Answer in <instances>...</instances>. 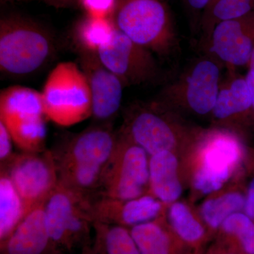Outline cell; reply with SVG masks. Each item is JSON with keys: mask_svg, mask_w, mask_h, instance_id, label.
I'll return each instance as SVG.
<instances>
[{"mask_svg": "<svg viewBox=\"0 0 254 254\" xmlns=\"http://www.w3.org/2000/svg\"><path fill=\"white\" fill-rule=\"evenodd\" d=\"M248 148L243 137L231 130L198 127L180 155L190 201L201 200L247 173Z\"/></svg>", "mask_w": 254, "mask_h": 254, "instance_id": "1", "label": "cell"}, {"mask_svg": "<svg viewBox=\"0 0 254 254\" xmlns=\"http://www.w3.org/2000/svg\"><path fill=\"white\" fill-rule=\"evenodd\" d=\"M198 127L190 125L183 115L155 100L128 105L118 132L141 147L150 156L163 151L181 155Z\"/></svg>", "mask_w": 254, "mask_h": 254, "instance_id": "2", "label": "cell"}, {"mask_svg": "<svg viewBox=\"0 0 254 254\" xmlns=\"http://www.w3.org/2000/svg\"><path fill=\"white\" fill-rule=\"evenodd\" d=\"M54 38L50 31L31 18L16 14L0 19V71L11 77L36 72L51 59Z\"/></svg>", "mask_w": 254, "mask_h": 254, "instance_id": "3", "label": "cell"}, {"mask_svg": "<svg viewBox=\"0 0 254 254\" xmlns=\"http://www.w3.org/2000/svg\"><path fill=\"white\" fill-rule=\"evenodd\" d=\"M119 31L161 58L173 55L179 38L166 0H117L112 16Z\"/></svg>", "mask_w": 254, "mask_h": 254, "instance_id": "4", "label": "cell"}, {"mask_svg": "<svg viewBox=\"0 0 254 254\" xmlns=\"http://www.w3.org/2000/svg\"><path fill=\"white\" fill-rule=\"evenodd\" d=\"M224 65L211 55L195 60L165 85L156 100L183 115L210 116L220 90Z\"/></svg>", "mask_w": 254, "mask_h": 254, "instance_id": "5", "label": "cell"}, {"mask_svg": "<svg viewBox=\"0 0 254 254\" xmlns=\"http://www.w3.org/2000/svg\"><path fill=\"white\" fill-rule=\"evenodd\" d=\"M41 95L45 116L60 126H72L92 116L91 89L77 64H58L48 75Z\"/></svg>", "mask_w": 254, "mask_h": 254, "instance_id": "6", "label": "cell"}, {"mask_svg": "<svg viewBox=\"0 0 254 254\" xmlns=\"http://www.w3.org/2000/svg\"><path fill=\"white\" fill-rule=\"evenodd\" d=\"M41 93L21 86L0 93V122L22 151L46 150V127Z\"/></svg>", "mask_w": 254, "mask_h": 254, "instance_id": "7", "label": "cell"}, {"mask_svg": "<svg viewBox=\"0 0 254 254\" xmlns=\"http://www.w3.org/2000/svg\"><path fill=\"white\" fill-rule=\"evenodd\" d=\"M89 203L60 182L47 199V226L52 241L62 254L91 245L93 221Z\"/></svg>", "mask_w": 254, "mask_h": 254, "instance_id": "8", "label": "cell"}, {"mask_svg": "<svg viewBox=\"0 0 254 254\" xmlns=\"http://www.w3.org/2000/svg\"><path fill=\"white\" fill-rule=\"evenodd\" d=\"M118 134V145L105 169L99 196L127 200L149 193L150 155Z\"/></svg>", "mask_w": 254, "mask_h": 254, "instance_id": "9", "label": "cell"}, {"mask_svg": "<svg viewBox=\"0 0 254 254\" xmlns=\"http://www.w3.org/2000/svg\"><path fill=\"white\" fill-rule=\"evenodd\" d=\"M97 54L125 87L167 81L166 74L154 53L136 44L117 28L109 43L100 48Z\"/></svg>", "mask_w": 254, "mask_h": 254, "instance_id": "10", "label": "cell"}, {"mask_svg": "<svg viewBox=\"0 0 254 254\" xmlns=\"http://www.w3.org/2000/svg\"><path fill=\"white\" fill-rule=\"evenodd\" d=\"M1 170L6 172L17 190L26 215L44 204L59 184L58 169L50 150L14 153Z\"/></svg>", "mask_w": 254, "mask_h": 254, "instance_id": "11", "label": "cell"}, {"mask_svg": "<svg viewBox=\"0 0 254 254\" xmlns=\"http://www.w3.org/2000/svg\"><path fill=\"white\" fill-rule=\"evenodd\" d=\"M118 143L112 124H95L80 133L65 137L51 149L56 165L75 164L105 168Z\"/></svg>", "mask_w": 254, "mask_h": 254, "instance_id": "12", "label": "cell"}, {"mask_svg": "<svg viewBox=\"0 0 254 254\" xmlns=\"http://www.w3.org/2000/svg\"><path fill=\"white\" fill-rule=\"evenodd\" d=\"M205 48L227 69L248 66L254 49V9L218 23Z\"/></svg>", "mask_w": 254, "mask_h": 254, "instance_id": "13", "label": "cell"}, {"mask_svg": "<svg viewBox=\"0 0 254 254\" xmlns=\"http://www.w3.org/2000/svg\"><path fill=\"white\" fill-rule=\"evenodd\" d=\"M79 63L91 89V118L95 124H112L121 108L123 82L102 63L97 53L80 50Z\"/></svg>", "mask_w": 254, "mask_h": 254, "instance_id": "14", "label": "cell"}, {"mask_svg": "<svg viewBox=\"0 0 254 254\" xmlns=\"http://www.w3.org/2000/svg\"><path fill=\"white\" fill-rule=\"evenodd\" d=\"M210 117L213 126L231 130L244 138L245 128L254 124L252 94L246 76L228 69Z\"/></svg>", "mask_w": 254, "mask_h": 254, "instance_id": "15", "label": "cell"}, {"mask_svg": "<svg viewBox=\"0 0 254 254\" xmlns=\"http://www.w3.org/2000/svg\"><path fill=\"white\" fill-rule=\"evenodd\" d=\"M93 223L131 227L165 216L168 205L150 193L132 199L98 196L89 203Z\"/></svg>", "mask_w": 254, "mask_h": 254, "instance_id": "16", "label": "cell"}, {"mask_svg": "<svg viewBox=\"0 0 254 254\" xmlns=\"http://www.w3.org/2000/svg\"><path fill=\"white\" fill-rule=\"evenodd\" d=\"M45 203L30 211L9 238L0 243V254H62L50 236Z\"/></svg>", "mask_w": 254, "mask_h": 254, "instance_id": "17", "label": "cell"}, {"mask_svg": "<svg viewBox=\"0 0 254 254\" xmlns=\"http://www.w3.org/2000/svg\"><path fill=\"white\" fill-rule=\"evenodd\" d=\"M247 173L234 179L220 190L209 193L197 206L212 238L232 214L243 212L246 199Z\"/></svg>", "mask_w": 254, "mask_h": 254, "instance_id": "18", "label": "cell"}, {"mask_svg": "<svg viewBox=\"0 0 254 254\" xmlns=\"http://www.w3.org/2000/svg\"><path fill=\"white\" fill-rule=\"evenodd\" d=\"M187 188L181 157L175 152L163 151L149 158V193L169 205L181 199Z\"/></svg>", "mask_w": 254, "mask_h": 254, "instance_id": "19", "label": "cell"}, {"mask_svg": "<svg viewBox=\"0 0 254 254\" xmlns=\"http://www.w3.org/2000/svg\"><path fill=\"white\" fill-rule=\"evenodd\" d=\"M165 218L177 237L191 250L204 249L213 240L194 203L180 199L168 205Z\"/></svg>", "mask_w": 254, "mask_h": 254, "instance_id": "20", "label": "cell"}, {"mask_svg": "<svg viewBox=\"0 0 254 254\" xmlns=\"http://www.w3.org/2000/svg\"><path fill=\"white\" fill-rule=\"evenodd\" d=\"M141 254H190L165 216L128 229Z\"/></svg>", "mask_w": 254, "mask_h": 254, "instance_id": "21", "label": "cell"}, {"mask_svg": "<svg viewBox=\"0 0 254 254\" xmlns=\"http://www.w3.org/2000/svg\"><path fill=\"white\" fill-rule=\"evenodd\" d=\"M215 243L240 254H254V220L244 212L232 214L222 224Z\"/></svg>", "mask_w": 254, "mask_h": 254, "instance_id": "22", "label": "cell"}, {"mask_svg": "<svg viewBox=\"0 0 254 254\" xmlns=\"http://www.w3.org/2000/svg\"><path fill=\"white\" fill-rule=\"evenodd\" d=\"M93 230L92 254H141L127 227L94 222Z\"/></svg>", "mask_w": 254, "mask_h": 254, "instance_id": "23", "label": "cell"}, {"mask_svg": "<svg viewBox=\"0 0 254 254\" xmlns=\"http://www.w3.org/2000/svg\"><path fill=\"white\" fill-rule=\"evenodd\" d=\"M116 27L112 18L92 17L86 15L73 29V41L78 50L98 53L113 38Z\"/></svg>", "mask_w": 254, "mask_h": 254, "instance_id": "24", "label": "cell"}, {"mask_svg": "<svg viewBox=\"0 0 254 254\" xmlns=\"http://www.w3.org/2000/svg\"><path fill=\"white\" fill-rule=\"evenodd\" d=\"M26 216L24 206L4 170L0 173V243L9 238Z\"/></svg>", "mask_w": 254, "mask_h": 254, "instance_id": "25", "label": "cell"}, {"mask_svg": "<svg viewBox=\"0 0 254 254\" xmlns=\"http://www.w3.org/2000/svg\"><path fill=\"white\" fill-rule=\"evenodd\" d=\"M254 9V0H210L200 16L202 41L208 44L214 28L218 23L248 14Z\"/></svg>", "mask_w": 254, "mask_h": 254, "instance_id": "26", "label": "cell"}, {"mask_svg": "<svg viewBox=\"0 0 254 254\" xmlns=\"http://www.w3.org/2000/svg\"><path fill=\"white\" fill-rule=\"evenodd\" d=\"M117 0H81L78 6L88 16L101 18H112Z\"/></svg>", "mask_w": 254, "mask_h": 254, "instance_id": "27", "label": "cell"}, {"mask_svg": "<svg viewBox=\"0 0 254 254\" xmlns=\"http://www.w3.org/2000/svg\"><path fill=\"white\" fill-rule=\"evenodd\" d=\"M12 141L11 134L6 126L0 122V163L4 167L9 163L14 153L12 152Z\"/></svg>", "mask_w": 254, "mask_h": 254, "instance_id": "28", "label": "cell"}, {"mask_svg": "<svg viewBox=\"0 0 254 254\" xmlns=\"http://www.w3.org/2000/svg\"><path fill=\"white\" fill-rule=\"evenodd\" d=\"M247 175L250 178L247 180L246 184V199L243 212L254 220V174L247 172Z\"/></svg>", "mask_w": 254, "mask_h": 254, "instance_id": "29", "label": "cell"}, {"mask_svg": "<svg viewBox=\"0 0 254 254\" xmlns=\"http://www.w3.org/2000/svg\"><path fill=\"white\" fill-rule=\"evenodd\" d=\"M210 1V0H184L187 9L190 10V12L200 14V16Z\"/></svg>", "mask_w": 254, "mask_h": 254, "instance_id": "30", "label": "cell"}, {"mask_svg": "<svg viewBox=\"0 0 254 254\" xmlns=\"http://www.w3.org/2000/svg\"><path fill=\"white\" fill-rule=\"evenodd\" d=\"M43 2L49 6L56 9H65V8L73 7L78 6L81 0H41Z\"/></svg>", "mask_w": 254, "mask_h": 254, "instance_id": "31", "label": "cell"}, {"mask_svg": "<svg viewBox=\"0 0 254 254\" xmlns=\"http://www.w3.org/2000/svg\"><path fill=\"white\" fill-rule=\"evenodd\" d=\"M247 170L254 174V148L250 149L247 160Z\"/></svg>", "mask_w": 254, "mask_h": 254, "instance_id": "32", "label": "cell"}, {"mask_svg": "<svg viewBox=\"0 0 254 254\" xmlns=\"http://www.w3.org/2000/svg\"><path fill=\"white\" fill-rule=\"evenodd\" d=\"M246 79H247V83H248L249 86H250L251 94H252V103H253V109L254 113V78L247 72L246 75Z\"/></svg>", "mask_w": 254, "mask_h": 254, "instance_id": "33", "label": "cell"}, {"mask_svg": "<svg viewBox=\"0 0 254 254\" xmlns=\"http://www.w3.org/2000/svg\"><path fill=\"white\" fill-rule=\"evenodd\" d=\"M217 254H240L237 253V252H234V251L227 250V249L223 248V247H220V246L217 245Z\"/></svg>", "mask_w": 254, "mask_h": 254, "instance_id": "34", "label": "cell"}, {"mask_svg": "<svg viewBox=\"0 0 254 254\" xmlns=\"http://www.w3.org/2000/svg\"><path fill=\"white\" fill-rule=\"evenodd\" d=\"M248 73H250L252 77L254 78V49L253 53H252V56H251L250 63H249L248 64Z\"/></svg>", "mask_w": 254, "mask_h": 254, "instance_id": "35", "label": "cell"}, {"mask_svg": "<svg viewBox=\"0 0 254 254\" xmlns=\"http://www.w3.org/2000/svg\"><path fill=\"white\" fill-rule=\"evenodd\" d=\"M217 254V246L215 243L213 244L210 247L205 251L204 254Z\"/></svg>", "mask_w": 254, "mask_h": 254, "instance_id": "36", "label": "cell"}, {"mask_svg": "<svg viewBox=\"0 0 254 254\" xmlns=\"http://www.w3.org/2000/svg\"><path fill=\"white\" fill-rule=\"evenodd\" d=\"M81 254H92L91 245H88L81 249Z\"/></svg>", "mask_w": 254, "mask_h": 254, "instance_id": "37", "label": "cell"}, {"mask_svg": "<svg viewBox=\"0 0 254 254\" xmlns=\"http://www.w3.org/2000/svg\"><path fill=\"white\" fill-rule=\"evenodd\" d=\"M30 1V0H0L1 4H6V3L20 2V1Z\"/></svg>", "mask_w": 254, "mask_h": 254, "instance_id": "38", "label": "cell"}, {"mask_svg": "<svg viewBox=\"0 0 254 254\" xmlns=\"http://www.w3.org/2000/svg\"><path fill=\"white\" fill-rule=\"evenodd\" d=\"M205 251L206 250H205V248L200 249V250L193 251L190 254H204Z\"/></svg>", "mask_w": 254, "mask_h": 254, "instance_id": "39", "label": "cell"}]
</instances>
